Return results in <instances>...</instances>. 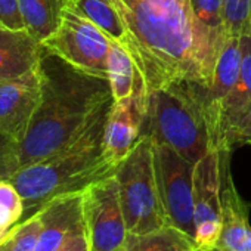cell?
Returning <instances> with one entry per match:
<instances>
[{
    "label": "cell",
    "instance_id": "26",
    "mask_svg": "<svg viewBox=\"0 0 251 251\" xmlns=\"http://www.w3.org/2000/svg\"><path fill=\"white\" fill-rule=\"evenodd\" d=\"M0 25L11 30H25L18 0H0Z\"/></svg>",
    "mask_w": 251,
    "mask_h": 251
},
{
    "label": "cell",
    "instance_id": "3",
    "mask_svg": "<svg viewBox=\"0 0 251 251\" xmlns=\"http://www.w3.org/2000/svg\"><path fill=\"white\" fill-rule=\"evenodd\" d=\"M112 102L96 114L87 129L68 147L43 161L17 170L9 177L24 200L25 217L59 195L83 192L95 182L115 175L118 166L103 152V130Z\"/></svg>",
    "mask_w": 251,
    "mask_h": 251
},
{
    "label": "cell",
    "instance_id": "15",
    "mask_svg": "<svg viewBox=\"0 0 251 251\" xmlns=\"http://www.w3.org/2000/svg\"><path fill=\"white\" fill-rule=\"evenodd\" d=\"M239 45H241L239 77L223 106L216 151H229L227 144L232 133L238 127V124L242 121V118L251 111V30L241 34Z\"/></svg>",
    "mask_w": 251,
    "mask_h": 251
},
{
    "label": "cell",
    "instance_id": "11",
    "mask_svg": "<svg viewBox=\"0 0 251 251\" xmlns=\"http://www.w3.org/2000/svg\"><path fill=\"white\" fill-rule=\"evenodd\" d=\"M222 232L217 247L226 251H251V225L248 204L238 194L230 175V151H219Z\"/></svg>",
    "mask_w": 251,
    "mask_h": 251
},
{
    "label": "cell",
    "instance_id": "8",
    "mask_svg": "<svg viewBox=\"0 0 251 251\" xmlns=\"http://www.w3.org/2000/svg\"><path fill=\"white\" fill-rule=\"evenodd\" d=\"M83 216L89 251H123L129 238L115 176L83 191Z\"/></svg>",
    "mask_w": 251,
    "mask_h": 251
},
{
    "label": "cell",
    "instance_id": "1",
    "mask_svg": "<svg viewBox=\"0 0 251 251\" xmlns=\"http://www.w3.org/2000/svg\"><path fill=\"white\" fill-rule=\"evenodd\" d=\"M126 30L124 48L141 81L142 99L173 84L208 87L216 61L204 45L191 0H112Z\"/></svg>",
    "mask_w": 251,
    "mask_h": 251
},
{
    "label": "cell",
    "instance_id": "10",
    "mask_svg": "<svg viewBox=\"0 0 251 251\" xmlns=\"http://www.w3.org/2000/svg\"><path fill=\"white\" fill-rule=\"evenodd\" d=\"M39 100V67L17 78L0 81V133L21 144L27 135Z\"/></svg>",
    "mask_w": 251,
    "mask_h": 251
},
{
    "label": "cell",
    "instance_id": "21",
    "mask_svg": "<svg viewBox=\"0 0 251 251\" xmlns=\"http://www.w3.org/2000/svg\"><path fill=\"white\" fill-rule=\"evenodd\" d=\"M123 251H195V242L176 227L166 226L147 235H130Z\"/></svg>",
    "mask_w": 251,
    "mask_h": 251
},
{
    "label": "cell",
    "instance_id": "17",
    "mask_svg": "<svg viewBox=\"0 0 251 251\" xmlns=\"http://www.w3.org/2000/svg\"><path fill=\"white\" fill-rule=\"evenodd\" d=\"M108 80L111 84V92L114 100H121L138 95L142 103V108L147 115V109L142 99V81L138 73V68L121 43L111 40L109 55H108Z\"/></svg>",
    "mask_w": 251,
    "mask_h": 251
},
{
    "label": "cell",
    "instance_id": "24",
    "mask_svg": "<svg viewBox=\"0 0 251 251\" xmlns=\"http://www.w3.org/2000/svg\"><path fill=\"white\" fill-rule=\"evenodd\" d=\"M223 8L227 37H241L251 30V0H225Z\"/></svg>",
    "mask_w": 251,
    "mask_h": 251
},
{
    "label": "cell",
    "instance_id": "19",
    "mask_svg": "<svg viewBox=\"0 0 251 251\" xmlns=\"http://www.w3.org/2000/svg\"><path fill=\"white\" fill-rule=\"evenodd\" d=\"M25 30L40 43L59 27L64 0H18Z\"/></svg>",
    "mask_w": 251,
    "mask_h": 251
},
{
    "label": "cell",
    "instance_id": "29",
    "mask_svg": "<svg viewBox=\"0 0 251 251\" xmlns=\"http://www.w3.org/2000/svg\"><path fill=\"white\" fill-rule=\"evenodd\" d=\"M201 251H226V250H223V248H220V247L214 245V247H210V248H207V250H201Z\"/></svg>",
    "mask_w": 251,
    "mask_h": 251
},
{
    "label": "cell",
    "instance_id": "22",
    "mask_svg": "<svg viewBox=\"0 0 251 251\" xmlns=\"http://www.w3.org/2000/svg\"><path fill=\"white\" fill-rule=\"evenodd\" d=\"M42 232L39 211L23 219L0 238V251H34Z\"/></svg>",
    "mask_w": 251,
    "mask_h": 251
},
{
    "label": "cell",
    "instance_id": "16",
    "mask_svg": "<svg viewBox=\"0 0 251 251\" xmlns=\"http://www.w3.org/2000/svg\"><path fill=\"white\" fill-rule=\"evenodd\" d=\"M43 45L27 30L0 25V81L17 78L39 67Z\"/></svg>",
    "mask_w": 251,
    "mask_h": 251
},
{
    "label": "cell",
    "instance_id": "5",
    "mask_svg": "<svg viewBox=\"0 0 251 251\" xmlns=\"http://www.w3.org/2000/svg\"><path fill=\"white\" fill-rule=\"evenodd\" d=\"M114 176L130 235H147L169 226L155 180L151 135L142 133L133 150L120 161Z\"/></svg>",
    "mask_w": 251,
    "mask_h": 251
},
{
    "label": "cell",
    "instance_id": "18",
    "mask_svg": "<svg viewBox=\"0 0 251 251\" xmlns=\"http://www.w3.org/2000/svg\"><path fill=\"white\" fill-rule=\"evenodd\" d=\"M223 5L225 0H191V9L198 33L216 64L227 40Z\"/></svg>",
    "mask_w": 251,
    "mask_h": 251
},
{
    "label": "cell",
    "instance_id": "23",
    "mask_svg": "<svg viewBox=\"0 0 251 251\" xmlns=\"http://www.w3.org/2000/svg\"><path fill=\"white\" fill-rule=\"evenodd\" d=\"M24 200L9 179H0V229L8 232L24 219Z\"/></svg>",
    "mask_w": 251,
    "mask_h": 251
},
{
    "label": "cell",
    "instance_id": "12",
    "mask_svg": "<svg viewBox=\"0 0 251 251\" xmlns=\"http://www.w3.org/2000/svg\"><path fill=\"white\" fill-rule=\"evenodd\" d=\"M241 68V45L239 37H227L219 55L213 80L208 87H202V109L207 121L210 147L216 151L219 127L225 102L230 95Z\"/></svg>",
    "mask_w": 251,
    "mask_h": 251
},
{
    "label": "cell",
    "instance_id": "6",
    "mask_svg": "<svg viewBox=\"0 0 251 251\" xmlns=\"http://www.w3.org/2000/svg\"><path fill=\"white\" fill-rule=\"evenodd\" d=\"M42 45L48 53L59 56L73 67L108 78L111 39L71 8H64L59 27Z\"/></svg>",
    "mask_w": 251,
    "mask_h": 251
},
{
    "label": "cell",
    "instance_id": "28",
    "mask_svg": "<svg viewBox=\"0 0 251 251\" xmlns=\"http://www.w3.org/2000/svg\"><path fill=\"white\" fill-rule=\"evenodd\" d=\"M56 251H89V244H87V238H86V229L83 232H78V233L73 235Z\"/></svg>",
    "mask_w": 251,
    "mask_h": 251
},
{
    "label": "cell",
    "instance_id": "13",
    "mask_svg": "<svg viewBox=\"0 0 251 251\" xmlns=\"http://www.w3.org/2000/svg\"><path fill=\"white\" fill-rule=\"evenodd\" d=\"M145 111L139 96L114 100L103 130V152L106 158L118 166L142 136Z\"/></svg>",
    "mask_w": 251,
    "mask_h": 251
},
{
    "label": "cell",
    "instance_id": "7",
    "mask_svg": "<svg viewBox=\"0 0 251 251\" xmlns=\"http://www.w3.org/2000/svg\"><path fill=\"white\" fill-rule=\"evenodd\" d=\"M154 172L167 225L195 239L194 163L163 142L152 141Z\"/></svg>",
    "mask_w": 251,
    "mask_h": 251
},
{
    "label": "cell",
    "instance_id": "14",
    "mask_svg": "<svg viewBox=\"0 0 251 251\" xmlns=\"http://www.w3.org/2000/svg\"><path fill=\"white\" fill-rule=\"evenodd\" d=\"M42 232L34 251H56L73 235L84 230L83 192L59 195L39 210Z\"/></svg>",
    "mask_w": 251,
    "mask_h": 251
},
{
    "label": "cell",
    "instance_id": "31",
    "mask_svg": "<svg viewBox=\"0 0 251 251\" xmlns=\"http://www.w3.org/2000/svg\"><path fill=\"white\" fill-rule=\"evenodd\" d=\"M0 179H3V177H0Z\"/></svg>",
    "mask_w": 251,
    "mask_h": 251
},
{
    "label": "cell",
    "instance_id": "27",
    "mask_svg": "<svg viewBox=\"0 0 251 251\" xmlns=\"http://www.w3.org/2000/svg\"><path fill=\"white\" fill-rule=\"evenodd\" d=\"M241 145H251V111L242 118V121L238 124V127L232 133L227 144V150L233 151L236 147Z\"/></svg>",
    "mask_w": 251,
    "mask_h": 251
},
{
    "label": "cell",
    "instance_id": "25",
    "mask_svg": "<svg viewBox=\"0 0 251 251\" xmlns=\"http://www.w3.org/2000/svg\"><path fill=\"white\" fill-rule=\"evenodd\" d=\"M20 144L0 133V177L9 179L20 169Z\"/></svg>",
    "mask_w": 251,
    "mask_h": 251
},
{
    "label": "cell",
    "instance_id": "30",
    "mask_svg": "<svg viewBox=\"0 0 251 251\" xmlns=\"http://www.w3.org/2000/svg\"><path fill=\"white\" fill-rule=\"evenodd\" d=\"M5 233H6V232H3V230H2V229H0V238H2V236H3V235H5Z\"/></svg>",
    "mask_w": 251,
    "mask_h": 251
},
{
    "label": "cell",
    "instance_id": "2",
    "mask_svg": "<svg viewBox=\"0 0 251 251\" xmlns=\"http://www.w3.org/2000/svg\"><path fill=\"white\" fill-rule=\"evenodd\" d=\"M39 73L40 100L20 144V169L68 147L87 129L96 114L114 100L108 78L84 73L46 50Z\"/></svg>",
    "mask_w": 251,
    "mask_h": 251
},
{
    "label": "cell",
    "instance_id": "9",
    "mask_svg": "<svg viewBox=\"0 0 251 251\" xmlns=\"http://www.w3.org/2000/svg\"><path fill=\"white\" fill-rule=\"evenodd\" d=\"M194 220L195 251L217 244L222 232L220 157L210 150L194 164Z\"/></svg>",
    "mask_w": 251,
    "mask_h": 251
},
{
    "label": "cell",
    "instance_id": "4",
    "mask_svg": "<svg viewBox=\"0 0 251 251\" xmlns=\"http://www.w3.org/2000/svg\"><path fill=\"white\" fill-rule=\"evenodd\" d=\"M202 87L192 83L173 84L151 93L142 129L152 141L167 144L194 164L211 150Z\"/></svg>",
    "mask_w": 251,
    "mask_h": 251
},
{
    "label": "cell",
    "instance_id": "20",
    "mask_svg": "<svg viewBox=\"0 0 251 251\" xmlns=\"http://www.w3.org/2000/svg\"><path fill=\"white\" fill-rule=\"evenodd\" d=\"M64 5L92 21L111 40L124 46L126 30L112 0H64Z\"/></svg>",
    "mask_w": 251,
    "mask_h": 251
}]
</instances>
